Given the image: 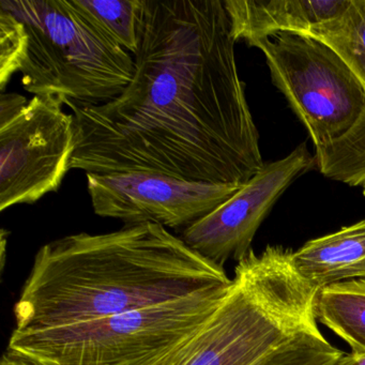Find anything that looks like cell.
I'll return each mask as SVG.
<instances>
[{
  "label": "cell",
  "mask_w": 365,
  "mask_h": 365,
  "mask_svg": "<svg viewBox=\"0 0 365 365\" xmlns=\"http://www.w3.org/2000/svg\"><path fill=\"white\" fill-rule=\"evenodd\" d=\"M230 285L89 322L14 330L8 348L38 365H155L200 331Z\"/></svg>",
  "instance_id": "4"
},
{
  "label": "cell",
  "mask_w": 365,
  "mask_h": 365,
  "mask_svg": "<svg viewBox=\"0 0 365 365\" xmlns=\"http://www.w3.org/2000/svg\"><path fill=\"white\" fill-rule=\"evenodd\" d=\"M0 365H38L37 363L31 361V359L22 356L19 352L8 348L7 351L4 354Z\"/></svg>",
  "instance_id": "18"
},
{
  "label": "cell",
  "mask_w": 365,
  "mask_h": 365,
  "mask_svg": "<svg viewBox=\"0 0 365 365\" xmlns=\"http://www.w3.org/2000/svg\"><path fill=\"white\" fill-rule=\"evenodd\" d=\"M292 264L316 290L341 282L365 281V220L309 240L292 252Z\"/></svg>",
  "instance_id": "10"
},
{
  "label": "cell",
  "mask_w": 365,
  "mask_h": 365,
  "mask_svg": "<svg viewBox=\"0 0 365 365\" xmlns=\"http://www.w3.org/2000/svg\"><path fill=\"white\" fill-rule=\"evenodd\" d=\"M29 100L19 93H1L0 97V123L12 118L20 112Z\"/></svg>",
  "instance_id": "17"
},
{
  "label": "cell",
  "mask_w": 365,
  "mask_h": 365,
  "mask_svg": "<svg viewBox=\"0 0 365 365\" xmlns=\"http://www.w3.org/2000/svg\"><path fill=\"white\" fill-rule=\"evenodd\" d=\"M314 311L316 320L345 341L352 354L365 356L364 279L341 282L318 290Z\"/></svg>",
  "instance_id": "11"
},
{
  "label": "cell",
  "mask_w": 365,
  "mask_h": 365,
  "mask_svg": "<svg viewBox=\"0 0 365 365\" xmlns=\"http://www.w3.org/2000/svg\"><path fill=\"white\" fill-rule=\"evenodd\" d=\"M176 350V349H175ZM174 350V351H175ZM173 351V352H174ZM173 352H170V354H168V356H164L163 359H162L160 362H158L157 364L155 365H172L173 362Z\"/></svg>",
  "instance_id": "20"
},
{
  "label": "cell",
  "mask_w": 365,
  "mask_h": 365,
  "mask_svg": "<svg viewBox=\"0 0 365 365\" xmlns=\"http://www.w3.org/2000/svg\"><path fill=\"white\" fill-rule=\"evenodd\" d=\"M232 37L250 46L279 33L305 35L332 20L349 0H223Z\"/></svg>",
  "instance_id": "9"
},
{
  "label": "cell",
  "mask_w": 365,
  "mask_h": 365,
  "mask_svg": "<svg viewBox=\"0 0 365 365\" xmlns=\"http://www.w3.org/2000/svg\"><path fill=\"white\" fill-rule=\"evenodd\" d=\"M344 354L318 331L296 337L257 365H335Z\"/></svg>",
  "instance_id": "15"
},
{
  "label": "cell",
  "mask_w": 365,
  "mask_h": 365,
  "mask_svg": "<svg viewBox=\"0 0 365 365\" xmlns=\"http://www.w3.org/2000/svg\"><path fill=\"white\" fill-rule=\"evenodd\" d=\"M223 0H144L135 72L74 117L71 170L245 185L264 168Z\"/></svg>",
  "instance_id": "1"
},
{
  "label": "cell",
  "mask_w": 365,
  "mask_h": 365,
  "mask_svg": "<svg viewBox=\"0 0 365 365\" xmlns=\"http://www.w3.org/2000/svg\"><path fill=\"white\" fill-rule=\"evenodd\" d=\"M313 163L315 158L304 143L284 159L264 164L227 202L183 230L181 239L217 266L230 258L240 262L251 251L254 236L273 205Z\"/></svg>",
  "instance_id": "8"
},
{
  "label": "cell",
  "mask_w": 365,
  "mask_h": 365,
  "mask_svg": "<svg viewBox=\"0 0 365 365\" xmlns=\"http://www.w3.org/2000/svg\"><path fill=\"white\" fill-rule=\"evenodd\" d=\"M100 26L130 54L140 50L144 0H78Z\"/></svg>",
  "instance_id": "14"
},
{
  "label": "cell",
  "mask_w": 365,
  "mask_h": 365,
  "mask_svg": "<svg viewBox=\"0 0 365 365\" xmlns=\"http://www.w3.org/2000/svg\"><path fill=\"white\" fill-rule=\"evenodd\" d=\"M0 8L26 29L20 72L23 87L34 96L98 106L118 97L133 80V57L78 0H0Z\"/></svg>",
  "instance_id": "3"
},
{
  "label": "cell",
  "mask_w": 365,
  "mask_h": 365,
  "mask_svg": "<svg viewBox=\"0 0 365 365\" xmlns=\"http://www.w3.org/2000/svg\"><path fill=\"white\" fill-rule=\"evenodd\" d=\"M56 96H34L0 123V210L58 191L71 170L74 117Z\"/></svg>",
  "instance_id": "6"
},
{
  "label": "cell",
  "mask_w": 365,
  "mask_h": 365,
  "mask_svg": "<svg viewBox=\"0 0 365 365\" xmlns=\"http://www.w3.org/2000/svg\"><path fill=\"white\" fill-rule=\"evenodd\" d=\"M305 36L329 46L365 89V0H349L341 14L313 27Z\"/></svg>",
  "instance_id": "12"
},
{
  "label": "cell",
  "mask_w": 365,
  "mask_h": 365,
  "mask_svg": "<svg viewBox=\"0 0 365 365\" xmlns=\"http://www.w3.org/2000/svg\"><path fill=\"white\" fill-rule=\"evenodd\" d=\"M96 215L125 225L185 228L208 215L245 185L185 180L151 172L86 174Z\"/></svg>",
  "instance_id": "7"
},
{
  "label": "cell",
  "mask_w": 365,
  "mask_h": 365,
  "mask_svg": "<svg viewBox=\"0 0 365 365\" xmlns=\"http://www.w3.org/2000/svg\"><path fill=\"white\" fill-rule=\"evenodd\" d=\"M335 365H365V356L345 354Z\"/></svg>",
  "instance_id": "19"
},
{
  "label": "cell",
  "mask_w": 365,
  "mask_h": 365,
  "mask_svg": "<svg viewBox=\"0 0 365 365\" xmlns=\"http://www.w3.org/2000/svg\"><path fill=\"white\" fill-rule=\"evenodd\" d=\"M255 42L271 78L309 131L315 148L345 136L365 112V89L329 46L309 36L279 33Z\"/></svg>",
  "instance_id": "5"
},
{
  "label": "cell",
  "mask_w": 365,
  "mask_h": 365,
  "mask_svg": "<svg viewBox=\"0 0 365 365\" xmlns=\"http://www.w3.org/2000/svg\"><path fill=\"white\" fill-rule=\"evenodd\" d=\"M29 46L24 24L0 8V91H5L16 72L22 69Z\"/></svg>",
  "instance_id": "16"
},
{
  "label": "cell",
  "mask_w": 365,
  "mask_h": 365,
  "mask_svg": "<svg viewBox=\"0 0 365 365\" xmlns=\"http://www.w3.org/2000/svg\"><path fill=\"white\" fill-rule=\"evenodd\" d=\"M315 163L327 178L365 187V112L345 136L316 148Z\"/></svg>",
  "instance_id": "13"
},
{
  "label": "cell",
  "mask_w": 365,
  "mask_h": 365,
  "mask_svg": "<svg viewBox=\"0 0 365 365\" xmlns=\"http://www.w3.org/2000/svg\"><path fill=\"white\" fill-rule=\"evenodd\" d=\"M223 267L155 223L70 235L38 251L14 330L89 322L232 284Z\"/></svg>",
  "instance_id": "2"
},
{
  "label": "cell",
  "mask_w": 365,
  "mask_h": 365,
  "mask_svg": "<svg viewBox=\"0 0 365 365\" xmlns=\"http://www.w3.org/2000/svg\"><path fill=\"white\" fill-rule=\"evenodd\" d=\"M363 194H364V197H365V187H364V192H363Z\"/></svg>",
  "instance_id": "21"
}]
</instances>
